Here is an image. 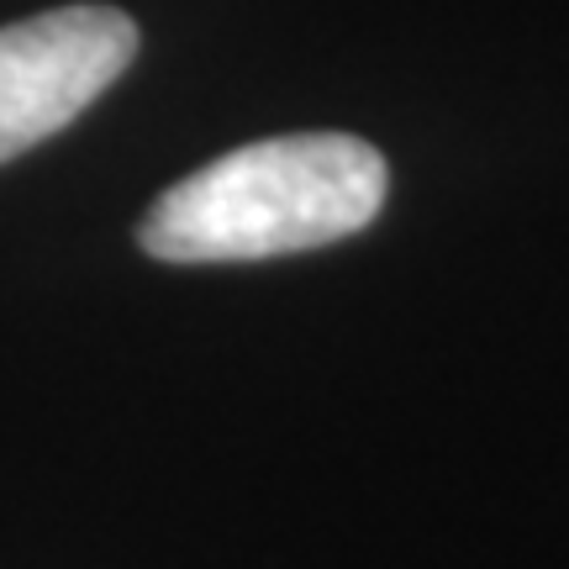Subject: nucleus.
Instances as JSON below:
<instances>
[{
  "label": "nucleus",
  "mask_w": 569,
  "mask_h": 569,
  "mask_svg": "<svg viewBox=\"0 0 569 569\" xmlns=\"http://www.w3.org/2000/svg\"><path fill=\"white\" fill-rule=\"evenodd\" d=\"M380 148L348 132H290L232 148L169 184L138 222L159 264H253L365 232L386 206Z\"/></svg>",
  "instance_id": "1"
},
{
  "label": "nucleus",
  "mask_w": 569,
  "mask_h": 569,
  "mask_svg": "<svg viewBox=\"0 0 569 569\" xmlns=\"http://www.w3.org/2000/svg\"><path fill=\"white\" fill-rule=\"evenodd\" d=\"M138 59L117 6H59L0 27V163L48 142Z\"/></svg>",
  "instance_id": "2"
}]
</instances>
